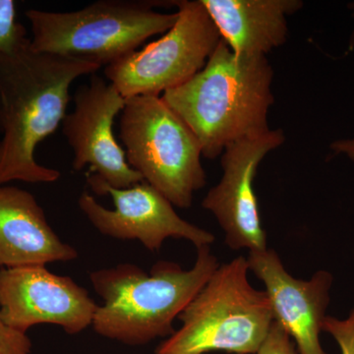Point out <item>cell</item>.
<instances>
[{
    "label": "cell",
    "mask_w": 354,
    "mask_h": 354,
    "mask_svg": "<svg viewBox=\"0 0 354 354\" xmlns=\"http://www.w3.org/2000/svg\"><path fill=\"white\" fill-rule=\"evenodd\" d=\"M74 109L65 115L62 132L73 151L74 171L90 172L118 189L144 183L128 164L125 151L116 141L113 123L127 99L109 81L93 74L90 82L77 88Z\"/></svg>",
    "instance_id": "10"
},
{
    "label": "cell",
    "mask_w": 354,
    "mask_h": 354,
    "mask_svg": "<svg viewBox=\"0 0 354 354\" xmlns=\"http://www.w3.org/2000/svg\"><path fill=\"white\" fill-rule=\"evenodd\" d=\"M88 185L97 195H109L114 209H109L84 191L79 208L102 234L121 241H139L148 250L160 251L165 239H186L196 248L209 246L215 235L178 216L174 205L157 189L144 181L129 188L111 187L92 172Z\"/></svg>",
    "instance_id": "8"
},
{
    "label": "cell",
    "mask_w": 354,
    "mask_h": 354,
    "mask_svg": "<svg viewBox=\"0 0 354 354\" xmlns=\"http://www.w3.org/2000/svg\"><path fill=\"white\" fill-rule=\"evenodd\" d=\"M221 39L241 55H264L288 39V18L301 0H201Z\"/></svg>",
    "instance_id": "14"
},
{
    "label": "cell",
    "mask_w": 354,
    "mask_h": 354,
    "mask_svg": "<svg viewBox=\"0 0 354 354\" xmlns=\"http://www.w3.org/2000/svg\"><path fill=\"white\" fill-rule=\"evenodd\" d=\"M77 258L76 249L57 236L31 193L0 185V269Z\"/></svg>",
    "instance_id": "13"
},
{
    "label": "cell",
    "mask_w": 354,
    "mask_h": 354,
    "mask_svg": "<svg viewBox=\"0 0 354 354\" xmlns=\"http://www.w3.org/2000/svg\"><path fill=\"white\" fill-rule=\"evenodd\" d=\"M335 155L346 156L354 164V138L335 140L330 145Z\"/></svg>",
    "instance_id": "19"
},
{
    "label": "cell",
    "mask_w": 354,
    "mask_h": 354,
    "mask_svg": "<svg viewBox=\"0 0 354 354\" xmlns=\"http://www.w3.org/2000/svg\"><path fill=\"white\" fill-rule=\"evenodd\" d=\"M178 18L160 39L104 68L124 99L160 95L205 66L221 37L201 0L174 1Z\"/></svg>",
    "instance_id": "7"
},
{
    "label": "cell",
    "mask_w": 354,
    "mask_h": 354,
    "mask_svg": "<svg viewBox=\"0 0 354 354\" xmlns=\"http://www.w3.org/2000/svg\"><path fill=\"white\" fill-rule=\"evenodd\" d=\"M120 139L127 162L174 206L188 209L207 184L201 145L160 95H137L120 113Z\"/></svg>",
    "instance_id": "6"
},
{
    "label": "cell",
    "mask_w": 354,
    "mask_h": 354,
    "mask_svg": "<svg viewBox=\"0 0 354 354\" xmlns=\"http://www.w3.org/2000/svg\"><path fill=\"white\" fill-rule=\"evenodd\" d=\"M32 342L27 333L13 329L0 317V354H31Z\"/></svg>",
    "instance_id": "17"
},
{
    "label": "cell",
    "mask_w": 354,
    "mask_h": 354,
    "mask_svg": "<svg viewBox=\"0 0 354 354\" xmlns=\"http://www.w3.org/2000/svg\"><path fill=\"white\" fill-rule=\"evenodd\" d=\"M348 7L349 10H351V15H353L354 19V1L349 2L348 4ZM354 50V29L353 32H351V38H349L348 41V51H353Z\"/></svg>",
    "instance_id": "20"
},
{
    "label": "cell",
    "mask_w": 354,
    "mask_h": 354,
    "mask_svg": "<svg viewBox=\"0 0 354 354\" xmlns=\"http://www.w3.org/2000/svg\"><path fill=\"white\" fill-rule=\"evenodd\" d=\"M30 44L24 26L17 21L16 2L0 0V58L12 55Z\"/></svg>",
    "instance_id": "15"
},
{
    "label": "cell",
    "mask_w": 354,
    "mask_h": 354,
    "mask_svg": "<svg viewBox=\"0 0 354 354\" xmlns=\"http://www.w3.org/2000/svg\"><path fill=\"white\" fill-rule=\"evenodd\" d=\"M164 3L151 0H99L70 12L30 9L25 15L31 24V46L39 53L106 67L176 24L177 11L156 10Z\"/></svg>",
    "instance_id": "5"
},
{
    "label": "cell",
    "mask_w": 354,
    "mask_h": 354,
    "mask_svg": "<svg viewBox=\"0 0 354 354\" xmlns=\"http://www.w3.org/2000/svg\"><path fill=\"white\" fill-rule=\"evenodd\" d=\"M209 246L197 249L195 264L184 270L160 261L149 272L134 264H120L90 274L104 300L92 327L97 335L127 346H145L174 334V322L218 269Z\"/></svg>",
    "instance_id": "3"
},
{
    "label": "cell",
    "mask_w": 354,
    "mask_h": 354,
    "mask_svg": "<svg viewBox=\"0 0 354 354\" xmlns=\"http://www.w3.org/2000/svg\"><path fill=\"white\" fill-rule=\"evenodd\" d=\"M285 141L283 130L270 129L234 142L221 153L223 176L207 193L202 207L215 216L232 250L248 249L252 252L268 248L254 180L266 156Z\"/></svg>",
    "instance_id": "9"
},
{
    "label": "cell",
    "mask_w": 354,
    "mask_h": 354,
    "mask_svg": "<svg viewBox=\"0 0 354 354\" xmlns=\"http://www.w3.org/2000/svg\"><path fill=\"white\" fill-rule=\"evenodd\" d=\"M322 330L334 337L342 354H354V308L346 319L326 317Z\"/></svg>",
    "instance_id": "16"
},
{
    "label": "cell",
    "mask_w": 354,
    "mask_h": 354,
    "mask_svg": "<svg viewBox=\"0 0 354 354\" xmlns=\"http://www.w3.org/2000/svg\"><path fill=\"white\" fill-rule=\"evenodd\" d=\"M249 271L243 256L218 266L178 316L180 329L156 354H257L274 320L267 293L250 285Z\"/></svg>",
    "instance_id": "4"
},
{
    "label": "cell",
    "mask_w": 354,
    "mask_h": 354,
    "mask_svg": "<svg viewBox=\"0 0 354 354\" xmlns=\"http://www.w3.org/2000/svg\"><path fill=\"white\" fill-rule=\"evenodd\" d=\"M99 305L70 277L44 265L0 269V317L13 329L27 333L39 324L76 335L92 326Z\"/></svg>",
    "instance_id": "11"
},
{
    "label": "cell",
    "mask_w": 354,
    "mask_h": 354,
    "mask_svg": "<svg viewBox=\"0 0 354 354\" xmlns=\"http://www.w3.org/2000/svg\"><path fill=\"white\" fill-rule=\"evenodd\" d=\"M97 65L32 50L31 44L0 58V185L53 183L60 172L39 165L37 147L66 115L69 90Z\"/></svg>",
    "instance_id": "1"
},
{
    "label": "cell",
    "mask_w": 354,
    "mask_h": 354,
    "mask_svg": "<svg viewBox=\"0 0 354 354\" xmlns=\"http://www.w3.org/2000/svg\"><path fill=\"white\" fill-rule=\"evenodd\" d=\"M249 270L265 285L274 320L295 339L298 354H327L320 333L330 304L334 278L318 271L306 279H295L286 271L274 249L249 252Z\"/></svg>",
    "instance_id": "12"
},
{
    "label": "cell",
    "mask_w": 354,
    "mask_h": 354,
    "mask_svg": "<svg viewBox=\"0 0 354 354\" xmlns=\"http://www.w3.org/2000/svg\"><path fill=\"white\" fill-rule=\"evenodd\" d=\"M274 71L264 55H241L223 39L197 74L162 95L189 127L202 156L216 158L239 140L271 129Z\"/></svg>",
    "instance_id": "2"
},
{
    "label": "cell",
    "mask_w": 354,
    "mask_h": 354,
    "mask_svg": "<svg viewBox=\"0 0 354 354\" xmlns=\"http://www.w3.org/2000/svg\"><path fill=\"white\" fill-rule=\"evenodd\" d=\"M257 354H298L295 342L276 321L272 324L267 339Z\"/></svg>",
    "instance_id": "18"
}]
</instances>
